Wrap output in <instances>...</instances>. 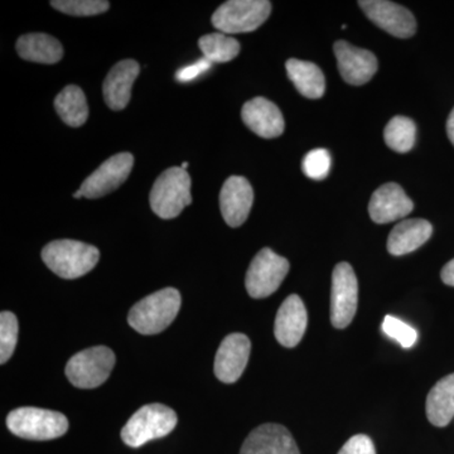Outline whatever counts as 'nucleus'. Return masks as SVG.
<instances>
[{
	"instance_id": "1",
	"label": "nucleus",
	"mask_w": 454,
	"mask_h": 454,
	"mask_svg": "<svg viewBox=\"0 0 454 454\" xmlns=\"http://www.w3.org/2000/svg\"><path fill=\"white\" fill-rule=\"evenodd\" d=\"M181 294L177 289L164 288L148 295L130 309L128 322L137 333H162L177 317L181 309Z\"/></svg>"
},
{
	"instance_id": "2",
	"label": "nucleus",
	"mask_w": 454,
	"mask_h": 454,
	"mask_svg": "<svg viewBox=\"0 0 454 454\" xmlns=\"http://www.w3.org/2000/svg\"><path fill=\"white\" fill-rule=\"evenodd\" d=\"M100 252L92 245L76 240H56L42 250V260L64 279H77L97 267Z\"/></svg>"
},
{
	"instance_id": "3",
	"label": "nucleus",
	"mask_w": 454,
	"mask_h": 454,
	"mask_svg": "<svg viewBox=\"0 0 454 454\" xmlns=\"http://www.w3.org/2000/svg\"><path fill=\"white\" fill-rule=\"evenodd\" d=\"M7 427L20 438L28 441H52L67 433L68 420L59 411L25 406L14 409L8 414Z\"/></svg>"
},
{
	"instance_id": "4",
	"label": "nucleus",
	"mask_w": 454,
	"mask_h": 454,
	"mask_svg": "<svg viewBox=\"0 0 454 454\" xmlns=\"http://www.w3.org/2000/svg\"><path fill=\"white\" fill-rule=\"evenodd\" d=\"M152 210L158 217L170 220L177 217L184 207L192 203L191 177L181 167L164 170L154 182L149 197Z\"/></svg>"
},
{
	"instance_id": "5",
	"label": "nucleus",
	"mask_w": 454,
	"mask_h": 454,
	"mask_svg": "<svg viewBox=\"0 0 454 454\" xmlns=\"http://www.w3.org/2000/svg\"><path fill=\"white\" fill-rule=\"evenodd\" d=\"M177 423V414L168 406L145 405L125 424L121 430V439L127 446L139 448L154 439L166 437Z\"/></svg>"
},
{
	"instance_id": "6",
	"label": "nucleus",
	"mask_w": 454,
	"mask_h": 454,
	"mask_svg": "<svg viewBox=\"0 0 454 454\" xmlns=\"http://www.w3.org/2000/svg\"><path fill=\"white\" fill-rule=\"evenodd\" d=\"M267 0H229L212 16V25L225 35L254 32L270 16Z\"/></svg>"
},
{
	"instance_id": "7",
	"label": "nucleus",
	"mask_w": 454,
	"mask_h": 454,
	"mask_svg": "<svg viewBox=\"0 0 454 454\" xmlns=\"http://www.w3.org/2000/svg\"><path fill=\"white\" fill-rule=\"evenodd\" d=\"M115 365V355L106 346L82 349L68 360L66 376L79 389H94L107 380Z\"/></svg>"
},
{
	"instance_id": "8",
	"label": "nucleus",
	"mask_w": 454,
	"mask_h": 454,
	"mask_svg": "<svg viewBox=\"0 0 454 454\" xmlns=\"http://www.w3.org/2000/svg\"><path fill=\"white\" fill-rule=\"evenodd\" d=\"M288 260L269 247L260 250L247 269L245 286L250 297L262 300L273 294L289 273Z\"/></svg>"
},
{
	"instance_id": "9",
	"label": "nucleus",
	"mask_w": 454,
	"mask_h": 454,
	"mask_svg": "<svg viewBox=\"0 0 454 454\" xmlns=\"http://www.w3.org/2000/svg\"><path fill=\"white\" fill-rule=\"evenodd\" d=\"M358 283L356 274L348 262H340L333 269L331 291V322L333 327L343 330L356 315Z\"/></svg>"
},
{
	"instance_id": "10",
	"label": "nucleus",
	"mask_w": 454,
	"mask_h": 454,
	"mask_svg": "<svg viewBox=\"0 0 454 454\" xmlns=\"http://www.w3.org/2000/svg\"><path fill=\"white\" fill-rule=\"evenodd\" d=\"M134 166V157L130 153L113 155L94 173L83 181L80 192L86 199H100L118 190L129 177Z\"/></svg>"
},
{
	"instance_id": "11",
	"label": "nucleus",
	"mask_w": 454,
	"mask_h": 454,
	"mask_svg": "<svg viewBox=\"0 0 454 454\" xmlns=\"http://www.w3.org/2000/svg\"><path fill=\"white\" fill-rule=\"evenodd\" d=\"M366 17L379 28L396 38H411L417 32V20L408 9L387 0L358 2Z\"/></svg>"
},
{
	"instance_id": "12",
	"label": "nucleus",
	"mask_w": 454,
	"mask_h": 454,
	"mask_svg": "<svg viewBox=\"0 0 454 454\" xmlns=\"http://www.w3.org/2000/svg\"><path fill=\"white\" fill-rule=\"evenodd\" d=\"M249 337L243 333H231L225 337L215 357V375L221 382L234 384L243 375L249 363Z\"/></svg>"
},
{
	"instance_id": "13",
	"label": "nucleus",
	"mask_w": 454,
	"mask_h": 454,
	"mask_svg": "<svg viewBox=\"0 0 454 454\" xmlns=\"http://www.w3.org/2000/svg\"><path fill=\"white\" fill-rule=\"evenodd\" d=\"M333 49L340 76L349 85H364L378 71V59L370 51L358 49L346 41H337Z\"/></svg>"
},
{
	"instance_id": "14",
	"label": "nucleus",
	"mask_w": 454,
	"mask_h": 454,
	"mask_svg": "<svg viewBox=\"0 0 454 454\" xmlns=\"http://www.w3.org/2000/svg\"><path fill=\"white\" fill-rule=\"evenodd\" d=\"M254 202L252 184L241 176H231L226 179L220 192V208L227 225H243L249 216Z\"/></svg>"
},
{
	"instance_id": "15",
	"label": "nucleus",
	"mask_w": 454,
	"mask_h": 454,
	"mask_svg": "<svg viewBox=\"0 0 454 454\" xmlns=\"http://www.w3.org/2000/svg\"><path fill=\"white\" fill-rule=\"evenodd\" d=\"M240 454H301L297 443L286 427L262 424L245 439Z\"/></svg>"
},
{
	"instance_id": "16",
	"label": "nucleus",
	"mask_w": 454,
	"mask_h": 454,
	"mask_svg": "<svg viewBox=\"0 0 454 454\" xmlns=\"http://www.w3.org/2000/svg\"><path fill=\"white\" fill-rule=\"evenodd\" d=\"M309 325V315L303 301L297 294L289 295L277 313L274 334L280 345L293 348L301 342Z\"/></svg>"
},
{
	"instance_id": "17",
	"label": "nucleus",
	"mask_w": 454,
	"mask_h": 454,
	"mask_svg": "<svg viewBox=\"0 0 454 454\" xmlns=\"http://www.w3.org/2000/svg\"><path fill=\"white\" fill-rule=\"evenodd\" d=\"M413 208V201L396 184H387L379 187L369 203L370 217L376 223H389L403 219Z\"/></svg>"
},
{
	"instance_id": "18",
	"label": "nucleus",
	"mask_w": 454,
	"mask_h": 454,
	"mask_svg": "<svg viewBox=\"0 0 454 454\" xmlns=\"http://www.w3.org/2000/svg\"><path fill=\"white\" fill-rule=\"evenodd\" d=\"M241 116L250 130L265 139L282 136L286 127L279 107L265 98H255L247 101L241 110Z\"/></svg>"
},
{
	"instance_id": "19",
	"label": "nucleus",
	"mask_w": 454,
	"mask_h": 454,
	"mask_svg": "<svg viewBox=\"0 0 454 454\" xmlns=\"http://www.w3.org/2000/svg\"><path fill=\"white\" fill-rule=\"evenodd\" d=\"M139 71L138 62L134 59H122L110 70L103 86L104 100L110 109L119 112L128 106Z\"/></svg>"
},
{
	"instance_id": "20",
	"label": "nucleus",
	"mask_w": 454,
	"mask_h": 454,
	"mask_svg": "<svg viewBox=\"0 0 454 454\" xmlns=\"http://www.w3.org/2000/svg\"><path fill=\"white\" fill-rule=\"evenodd\" d=\"M433 226L423 219L404 220L397 223L387 239V252L394 256H403L419 249L429 240Z\"/></svg>"
},
{
	"instance_id": "21",
	"label": "nucleus",
	"mask_w": 454,
	"mask_h": 454,
	"mask_svg": "<svg viewBox=\"0 0 454 454\" xmlns=\"http://www.w3.org/2000/svg\"><path fill=\"white\" fill-rule=\"evenodd\" d=\"M17 52L26 61L53 65L61 61L64 47L46 33H28L17 41Z\"/></svg>"
},
{
	"instance_id": "22",
	"label": "nucleus",
	"mask_w": 454,
	"mask_h": 454,
	"mask_svg": "<svg viewBox=\"0 0 454 454\" xmlns=\"http://www.w3.org/2000/svg\"><path fill=\"white\" fill-rule=\"evenodd\" d=\"M427 417L433 426L447 427L454 418V373L441 379L427 397Z\"/></svg>"
},
{
	"instance_id": "23",
	"label": "nucleus",
	"mask_w": 454,
	"mask_h": 454,
	"mask_svg": "<svg viewBox=\"0 0 454 454\" xmlns=\"http://www.w3.org/2000/svg\"><path fill=\"white\" fill-rule=\"evenodd\" d=\"M289 80L295 89L309 98H321L325 90V74L313 62L291 59L286 64Z\"/></svg>"
},
{
	"instance_id": "24",
	"label": "nucleus",
	"mask_w": 454,
	"mask_h": 454,
	"mask_svg": "<svg viewBox=\"0 0 454 454\" xmlns=\"http://www.w3.org/2000/svg\"><path fill=\"white\" fill-rule=\"evenodd\" d=\"M55 107L68 127L79 128L89 118V106L85 94L79 86H66L55 98Z\"/></svg>"
},
{
	"instance_id": "25",
	"label": "nucleus",
	"mask_w": 454,
	"mask_h": 454,
	"mask_svg": "<svg viewBox=\"0 0 454 454\" xmlns=\"http://www.w3.org/2000/svg\"><path fill=\"white\" fill-rule=\"evenodd\" d=\"M200 50L211 64L231 61L240 52V43L225 33L216 32L202 35L199 41Z\"/></svg>"
},
{
	"instance_id": "26",
	"label": "nucleus",
	"mask_w": 454,
	"mask_h": 454,
	"mask_svg": "<svg viewBox=\"0 0 454 454\" xmlns=\"http://www.w3.org/2000/svg\"><path fill=\"white\" fill-rule=\"evenodd\" d=\"M417 127L411 119L395 116L387 122L384 131L387 146L397 153H406L414 146Z\"/></svg>"
},
{
	"instance_id": "27",
	"label": "nucleus",
	"mask_w": 454,
	"mask_h": 454,
	"mask_svg": "<svg viewBox=\"0 0 454 454\" xmlns=\"http://www.w3.org/2000/svg\"><path fill=\"white\" fill-rule=\"evenodd\" d=\"M51 5L68 16L92 17L104 13L110 7L106 0H56Z\"/></svg>"
},
{
	"instance_id": "28",
	"label": "nucleus",
	"mask_w": 454,
	"mask_h": 454,
	"mask_svg": "<svg viewBox=\"0 0 454 454\" xmlns=\"http://www.w3.org/2000/svg\"><path fill=\"white\" fill-rule=\"evenodd\" d=\"M18 339V319L8 310L0 315V364L4 365L16 349Z\"/></svg>"
},
{
	"instance_id": "29",
	"label": "nucleus",
	"mask_w": 454,
	"mask_h": 454,
	"mask_svg": "<svg viewBox=\"0 0 454 454\" xmlns=\"http://www.w3.org/2000/svg\"><path fill=\"white\" fill-rule=\"evenodd\" d=\"M382 331L404 348H413L418 340V333L411 325L393 316L385 317Z\"/></svg>"
},
{
	"instance_id": "30",
	"label": "nucleus",
	"mask_w": 454,
	"mask_h": 454,
	"mask_svg": "<svg viewBox=\"0 0 454 454\" xmlns=\"http://www.w3.org/2000/svg\"><path fill=\"white\" fill-rule=\"evenodd\" d=\"M304 175L307 177L321 181L327 177L331 170V155L327 149H313L303 160Z\"/></svg>"
},
{
	"instance_id": "31",
	"label": "nucleus",
	"mask_w": 454,
	"mask_h": 454,
	"mask_svg": "<svg viewBox=\"0 0 454 454\" xmlns=\"http://www.w3.org/2000/svg\"><path fill=\"white\" fill-rule=\"evenodd\" d=\"M339 454H376L372 439L365 434H357L349 438Z\"/></svg>"
},
{
	"instance_id": "32",
	"label": "nucleus",
	"mask_w": 454,
	"mask_h": 454,
	"mask_svg": "<svg viewBox=\"0 0 454 454\" xmlns=\"http://www.w3.org/2000/svg\"><path fill=\"white\" fill-rule=\"evenodd\" d=\"M211 66L212 64L208 59H200V61L195 62V64L181 68V70L176 74V79H177L179 82H193L197 77L201 76L202 74L207 73Z\"/></svg>"
},
{
	"instance_id": "33",
	"label": "nucleus",
	"mask_w": 454,
	"mask_h": 454,
	"mask_svg": "<svg viewBox=\"0 0 454 454\" xmlns=\"http://www.w3.org/2000/svg\"><path fill=\"white\" fill-rule=\"evenodd\" d=\"M441 278L444 284L454 286V259L442 269Z\"/></svg>"
},
{
	"instance_id": "34",
	"label": "nucleus",
	"mask_w": 454,
	"mask_h": 454,
	"mask_svg": "<svg viewBox=\"0 0 454 454\" xmlns=\"http://www.w3.org/2000/svg\"><path fill=\"white\" fill-rule=\"evenodd\" d=\"M447 133L448 138H450V142L454 145V109L452 113L450 114V118L447 121Z\"/></svg>"
},
{
	"instance_id": "35",
	"label": "nucleus",
	"mask_w": 454,
	"mask_h": 454,
	"mask_svg": "<svg viewBox=\"0 0 454 454\" xmlns=\"http://www.w3.org/2000/svg\"><path fill=\"white\" fill-rule=\"evenodd\" d=\"M181 168H182V169H184V170H187V168H188V163H187V162L182 163Z\"/></svg>"
}]
</instances>
